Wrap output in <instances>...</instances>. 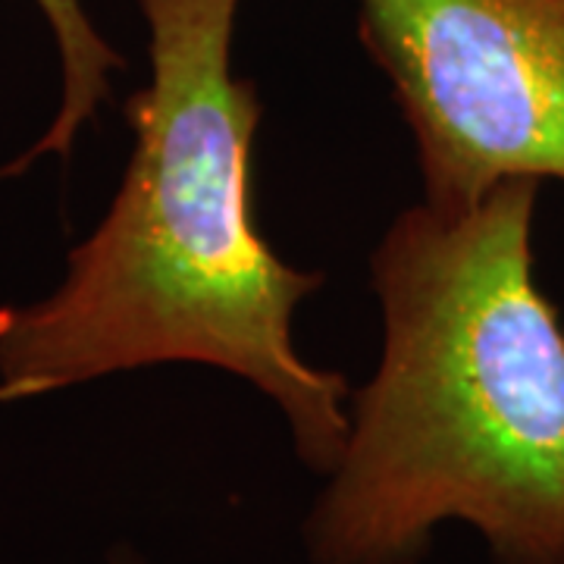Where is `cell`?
Here are the masks:
<instances>
[{"label":"cell","instance_id":"3957f363","mask_svg":"<svg viewBox=\"0 0 564 564\" xmlns=\"http://www.w3.org/2000/svg\"><path fill=\"white\" fill-rule=\"evenodd\" d=\"M417 148L423 202L564 182V0H358Z\"/></svg>","mask_w":564,"mask_h":564},{"label":"cell","instance_id":"5b68a950","mask_svg":"<svg viewBox=\"0 0 564 564\" xmlns=\"http://www.w3.org/2000/svg\"><path fill=\"white\" fill-rule=\"evenodd\" d=\"M107 564H148V558L141 555L135 545L117 543L110 552H107Z\"/></svg>","mask_w":564,"mask_h":564},{"label":"cell","instance_id":"277c9868","mask_svg":"<svg viewBox=\"0 0 564 564\" xmlns=\"http://www.w3.org/2000/svg\"><path fill=\"white\" fill-rule=\"evenodd\" d=\"M47 22L57 61H61V104L54 120L44 126L39 139L22 151L17 161H10L0 176H20L41 158L66 161L79 141L82 129L98 117L110 98V79L126 63L104 39L101 29L85 10V0H32Z\"/></svg>","mask_w":564,"mask_h":564},{"label":"cell","instance_id":"7a4b0ae2","mask_svg":"<svg viewBox=\"0 0 564 564\" xmlns=\"http://www.w3.org/2000/svg\"><path fill=\"white\" fill-rule=\"evenodd\" d=\"M536 195L421 202L373 248L383 358L304 518L307 564H421L443 524L492 564H564V326L533 273Z\"/></svg>","mask_w":564,"mask_h":564},{"label":"cell","instance_id":"6da1fadb","mask_svg":"<svg viewBox=\"0 0 564 564\" xmlns=\"http://www.w3.org/2000/svg\"><path fill=\"white\" fill-rule=\"evenodd\" d=\"M242 0H135L151 79L126 104L135 148L101 223L39 302L0 311V402L158 364H207L282 411L299 462L326 477L348 440L351 389L292 343L323 285L254 223L261 98L232 73Z\"/></svg>","mask_w":564,"mask_h":564}]
</instances>
